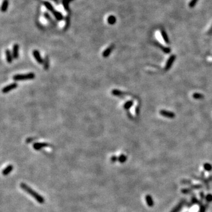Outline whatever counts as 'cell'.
Masks as SVG:
<instances>
[{
	"instance_id": "1",
	"label": "cell",
	"mask_w": 212,
	"mask_h": 212,
	"mask_svg": "<svg viewBox=\"0 0 212 212\" xmlns=\"http://www.w3.org/2000/svg\"><path fill=\"white\" fill-rule=\"evenodd\" d=\"M20 187L22 188V190L25 191L27 194H28L31 197H33V199H34L38 203H39L40 204L44 203L45 199H44V197L41 196L38 193L34 190L32 188L28 186L27 184H25V183H21L20 184Z\"/></svg>"
},
{
	"instance_id": "2",
	"label": "cell",
	"mask_w": 212,
	"mask_h": 212,
	"mask_svg": "<svg viewBox=\"0 0 212 212\" xmlns=\"http://www.w3.org/2000/svg\"><path fill=\"white\" fill-rule=\"evenodd\" d=\"M35 75L33 73H29L24 74H16L12 77L14 81H24L28 80H32L35 78Z\"/></svg>"
},
{
	"instance_id": "3",
	"label": "cell",
	"mask_w": 212,
	"mask_h": 212,
	"mask_svg": "<svg viewBox=\"0 0 212 212\" xmlns=\"http://www.w3.org/2000/svg\"><path fill=\"white\" fill-rule=\"evenodd\" d=\"M17 87L18 84L17 82H13V83L8 84V86L4 87L2 90V92L4 94L10 92V91H12V90H14V89L17 88Z\"/></svg>"
},
{
	"instance_id": "4",
	"label": "cell",
	"mask_w": 212,
	"mask_h": 212,
	"mask_svg": "<svg viewBox=\"0 0 212 212\" xmlns=\"http://www.w3.org/2000/svg\"><path fill=\"white\" fill-rule=\"evenodd\" d=\"M32 55H33L34 57L36 60L37 62H38L40 64H42L44 63V60L42 58L41 54H40V52L38 50H34L32 51Z\"/></svg>"
},
{
	"instance_id": "5",
	"label": "cell",
	"mask_w": 212,
	"mask_h": 212,
	"mask_svg": "<svg viewBox=\"0 0 212 212\" xmlns=\"http://www.w3.org/2000/svg\"><path fill=\"white\" fill-rule=\"evenodd\" d=\"M50 145L46 143H35L33 144V148L35 150H40L43 148L48 147Z\"/></svg>"
},
{
	"instance_id": "6",
	"label": "cell",
	"mask_w": 212,
	"mask_h": 212,
	"mask_svg": "<svg viewBox=\"0 0 212 212\" xmlns=\"http://www.w3.org/2000/svg\"><path fill=\"white\" fill-rule=\"evenodd\" d=\"M12 54L13 58L14 59H17L19 57V45L17 44H15L13 45Z\"/></svg>"
},
{
	"instance_id": "7",
	"label": "cell",
	"mask_w": 212,
	"mask_h": 212,
	"mask_svg": "<svg viewBox=\"0 0 212 212\" xmlns=\"http://www.w3.org/2000/svg\"><path fill=\"white\" fill-rule=\"evenodd\" d=\"M185 203H186V200L183 199L180 201L179 204H178L177 206L173 209V210L171 212H180V210L182 209L183 206H184Z\"/></svg>"
},
{
	"instance_id": "8",
	"label": "cell",
	"mask_w": 212,
	"mask_h": 212,
	"mask_svg": "<svg viewBox=\"0 0 212 212\" xmlns=\"http://www.w3.org/2000/svg\"><path fill=\"white\" fill-rule=\"evenodd\" d=\"M114 45H110V46L108 47V48H106L105 50L103 52V53H102V56H103V57H104V58H107V57L110 55L112 50L114 49Z\"/></svg>"
},
{
	"instance_id": "9",
	"label": "cell",
	"mask_w": 212,
	"mask_h": 212,
	"mask_svg": "<svg viewBox=\"0 0 212 212\" xmlns=\"http://www.w3.org/2000/svg\"><path fill=\"white\" fill-rule=\"evenodd\" d=\"M13 168H14V167H13L12 165L11 164H9L8 166H7L2 171V173L3 175V176H6L9 175L10 173H11L12 172V171L13 170Z\"/></svg>"
},
{
	"instance_id": "10",
	"label": "cell",
	"mask_w": 212,
	"mask_h": 212,
	"mask_svg": "<svg viewBox=\"0 0 212 212\" xmlns=\"http://www.w3.org/2000/svg\"><path fill=\"white\" fill-rule=\"evenodd\" d=\"M160 112V114H162L163 116H164V117H166L172 118L175 117V114L173 113V112H168V111L167 110H161Z\"/></svg>"
},
{
	"instance_id": "11",
	"label": "cell",
	"mask_w": 212,
	"mask_h": 212,
	"mask_svg": "<svg viewBox=\"0 0 212 212\" xmlns=\"http://www.w3.org/2000/svg\"><path fill=\"white\" fill-rule=\"evenodd\" d=\"M145 200H146V202L148 206L153 207L154 206V201H153L152 197L150 195H146L145 196Z\"/></svg>"
},
{
	"instance_id": "12",
	"label": "cell",
	"mask_w": 212,
	"mask_h": 212,
	"mask_svg": "<svg viewBox=\"0 0 212 212\" xmlns=\"http://www.w3.org/2000/svg\"><path fill=\"white\" fill-rule=\"evenodd\" d=\"M6 60L7 61L8 63L11 64L12 62V59L13 56L12 54L11 53V52L9 50H6Z\"/></svg>"
},
{
	"instance_id": "13",
	"label": "cell",
	"mask_w": 212,
	"mask_h": 212,
	"mask_svg": "<svg viewBox=\"0 0 212 212\" xmlns=\"http://www.w3.org/2000/svg\"><path fill=\"white\" fill-rule=\"evenodd\" d=\"M201 204L202 203H201V201H199V200H198V199H197L196 198L195 196H194V197H192V200H191V201L189 203V204L188 205V206L191 207V206H193V205H199L200 206Z\"/></svg>"
},
{
	"instance_id": "14",
	"label": "cell",
	"mask_w": 212,
	"mask_h": 212,
	"mask_svg": "<svg viewBox=\"0 0 212 212\" xmlns=\"http://www.w3.org/2000/svg\"><path fill=\"white\" fill-rule=\"evenodd\" d=\"M44 69L45 70H48L49 69L50 66V60L49 58H48V56H46L45 57V58L44 60Z\"/></svg>"
},
{
	"instance_id": "15",
	"label": "cell",
	"mask_w": 212,
	"mask_h": 212,
	"mask_svg": "<svg viewBox=\"0 0 212 212\" xmlns=\"http://www.w3.org/2000/svg\"><path fill=\"white\" fill-rule=\"evenodd\" d=\"M175 60V56H171L170 57V58L168 60V61H167V63H166V66H165L166 67V70H168V69L170 67L171 64H172L173 62V61Z\"/></svg>"
},
{
	"instance_id": "16",
	"label": "cell",
	"mask_w": 212,
	"mask_h": 212,
	"mask_svg": "<svg viewBox=\"0 0 212 212\" xmlns=\"http://www.w3.org/2000/svg\"><path fill=\"white\" fill-rule=\"evenodd\" d=\"M133 105V101L131 100H129L125 102V103L123 105V107L125 110H129L130 108L132 107Z\"/></svg>"
},
{
	"instance_id": "17",
	"label": "cell",
	"mask_w": 212,
	"mask_h": 212,
	"mask_svg": "<svg viewBox=\"0 0 212 212\" xmlns=\"http://www.w3.org/2000/svg\"><path fill=\"white\" fill-rule=\"evenodd\" d=\"M127 160V157L126 156L124 155L123 154H121L118 157V161L120 162V163H124L126 162Z\"/></svg>"
},
{
	"instance_id": "18",
	"label": "cell",
	"mask_w": 212,
	"mask_h": 212,
	"mask_svg": "<svg viewBox=\"0 0 212 212\" xmlns=\"http://www.w3.org/2000/svg\"><path fill=\"white\" fill-rule=\"evenodd\" d=\"M111 93H112V95H114V96L120 97L123 95V93L119 90H117V89H114V90H112Z\"/></svg>"
},
{
	"instance_id": "19",
	"label": "cell",
	"mask_w": 212,
	"mask_h": 212,
	"mask_svg": "<svg viewBox=\"0 0 212 212\" xmlns=\"http://www.w3.org/2000/svg\"><path fill=\"white\" fill-rule=\"evenodd\" d=\"M8 6V0H4L3 1L2 6H1V11L2 12H6L7 10Z\"/></svg>"
},
{
	"instance_id": "20",
	"label": "cell",
	"mask_w": 212,
	"mask_h": 212,
	"mask_svg": "<svg viewBox=\"0 0 212 212\" xmlns=\"http://www.w3.org/2000/svg\"><path fill=\"white\" fill-rule=\"evenodd\" d=\"M160 33H161V36H162V37L163 38V40L165 41V43H168V42L169 41H168V37H167V34H166V32H165L164 31H163V30H162V31H161Z\"/></svg>"
},
{
	"instance_id": "21",
	"label": "cell",
	"mask_w": 212,
	"mask_h": 212,
	"mask_svg": "<svg viewBox=\"0 0 212 212\" xmlns=\"http://www.w3.org/2000/svg\"><path fill=\"white\" fill-rule=\"evenodd\" d=\"M107 21H108V23H109L110 24H112V25L116 23V18L114 16L111 15V16H110L108 18V19H107Z\"/></svg>"
},
{
	"instance_id": "22",
	"label": "cell",
	"mask_w": 212,
	"mask_h": 212,
	"mask_svg": "<svg viewBox=\"0 0 212 212\" xmlns=\"http://www.w3.org/2000/svg\"><path fill=\"white\" fill-rule=\"evenodd\" d=\"M203 168L205 169V170L207 171H210L212 170V165L209 163H205L203 164Z\"/></svg>"
},
{
	"instance_id": "23",
	"label": "cell",
	"mask_w": 212,
	"mask_h": 212,
	"mask_svg": "<svg viewBox=\"0 0 212 212\" xmlns=\"http://www.w3.org/2000/svg\"><path fill=\"white\" fill-rule=\"evenodd\" d=\"M181 193H183V194H190V193H192V188H183L181 189Z\"/></svg>"
},
{
	"instance_id": "24",
	"label": "cell",
	"mask_w": 212,
	"mask_h": 212,
	"mask_svg": "<svg viewBox=\"0 0 212 212\" xmlns=\"http://www.w3.org/2000/svg\"><path fill=\"white\" fill-rule=\"evenodd\" d=\"M190 187L192 189H200L202 188V185L201 184H190Z\"/></svg>"
},
{
	"instance_id": "25",
	"label": "cell",
	"mask_w": 212,
	"mask_h": 212,
	"mask_svg": "<svg viewBox=\"0 0 212 212\" xmlns=\"http://www.w3.org/2000/svg\"><path fill=\"white\" fill-rule=\"evenodd\" d=\"M205 200L207 203H210L212 201V194H208L205 196Z\"/></svg>"
},
{
	"instance_id": "26",
	"label": "cell",
	"mask_w": 212,
	"mask_h": 212,
	"mask_svg": "<svg viewBox=\"0 0 212 212\" xmlns=\"http://www.w3.org/2000/svg\"><path fill=\"white\" fill-rule=\"evenodd\" d=\"M193 97L195 99H200L203 98V95L200 93H194L193 94Z\"/></svg>"
},
{
	"instance_id": "27",
	"label": "cell",
	"mask_w": 212,
	"mask_h": 212,
	"mask_svg": "<svg viewBox=\"0 0 212 212\" xmlns=\"http://www.w3.org/2000/svg\"><path fill=\"white\" fill-rule=\"evenodd\" d=\"M197 1H198V0H191L189 4H188V6H189L190 8L194 7L195 5H196V3H197Z\"/></svg>"
},
{
	"instance_id": "28",
	"label": "cell",
	"mask_w": 212,
	"mask_h": 212,
	"mask_svg": "<svg viewBox=\"0 0 212 212\" xmlns=\"http://www.w3.org/2000/svg\"><path fill=\"white\" fill-rule=\"evenodd\" d=\"M206 208H207V206L205 205H203L201 204L200 205V207L199 209V212H205L206 210Z\"/></svg>"
},
{
	"instance_id": "29",
	"label": "cell",
	"mask_w": 212,
	"mask_h": 212,
	"mask_svg": "<svg viewBox=\"0 0 212 212\" xmlns=\"http://www.w3.org/2000/svg\"><path fill=\"white\" fill-rule=\"evenodd\" d=\"M181 183L182 184H192V181L189 180H186V179H183V180L181 181Z\"/></svg>"
},
{
	"instance_id": "30",
	"label": "cell",
	"mask_w": 212,
	"mask_h": 212,
	"mask_svg": "<svg viewBox=\"0 0 212 212\" xmlns=\"http://www.w3.org/2000/svg\"><path fill=\"white\" fill-rule=\"evenodd\" d=\"M110 160L112 162V163H115V162L118 161V157L116 156H112L110 159Z\"/></svg>"
},
{
	"instance_id": "31",
	"label": "cell",
	"mask_w": 212,
	"mask_h": 212,
	"mask_svg": "<svg viewBox=\"0 0 212 212\" xmlns=\"http://www.w3.org/2000/svg\"><path fill=\"white\" fill-rule=\"evenodd\" d=\"M200 198H201V200H203L205 199V194H204V193L203 192H200Z\"/></svg>"
},
{
	"instance_id": "32",
	"label": "cell",
	"mask_w": 212,
	"mask_h": 212,
	"mask_svg": "<svg viewBox=\"0 0 212 212\" xmlns=\"http://www.w3.org/2000/svg\"><path fill=\"white\" fill-rule=\"evenodd\" d=\"M212 33V25L210 27V29L209 30V31H207V34H210Z\"/></svg>"
}]
</instances>
